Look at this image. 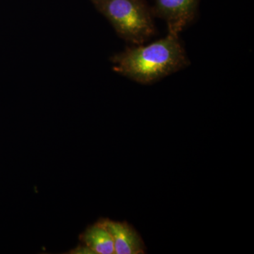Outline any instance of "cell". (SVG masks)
<instances>
[{"mask_svg": "<svg viewBox=\"0 0 254 254\" xmlns=\"http://www.w3.org/2000/svg\"><path fill=\"white\" fill-rule=\"evenodd\" d=\"M115 72L141 84H151L190 64L180 35L168 33L148 46H133L110 59Z\"/></svg>", "mask_w": 254, "mask_h": 254, "instance_id": "1", "label": "cell"}, {"mask_svg": "<svg viewBox=\"0 0 254 254\" xmlns=\"http://www.w3.org/2000/svg\"><path fill=\"white\" fill-rule=\"evenodd\" d=\"M120 38L133 46L143 45L154 36L152 8L145 0H91Z\"/></svg>", "mask_w": 254, "mask_h": 254, "instance_id": "2", "label": "cell"}, {"mask_svg": "<svg viewBox=\"0 0 254 254\" xmlns=\"http://www.w3.org/2000/svg\"><path fill=\"white\" fill-rule=\"evenodd\" d=\"M200 0H155L154 16L164 20L168 33L179 34L194 20Z\"/></svg>", "mask_w": 254, "mask_h": 254, "instance_id": "3", "label": "cell"}, {"mask_svg": "<svg viewBox=\"0 0 254 254\" xmlns=\"http://www.w3.org/2000/svg\"><path fill=\"white\" fill-rule=\"evenodd\" d=\"M99 221L111 235L115 254H145V245L141 236L128 222L113 221L108 218L100 219Z\"/></svg>", "mask_w": 254, "mask_h": 254, "instance_id": "4", "label": "cell"}, {"mask_svg": "<svg viewBox=\"0 0 254 254\" xmlns=\"http://www.w3.org/2000/svg\"><path fill=\"white\" fill-rule=\"evenodd\" d=\"M79 239L93 254H115L111 235L100 221L88 227Z\"/></svg>", "mask_w": 254, "mask_h": 254, "instance_id": "5", "label": "cell"}]
</instances>
